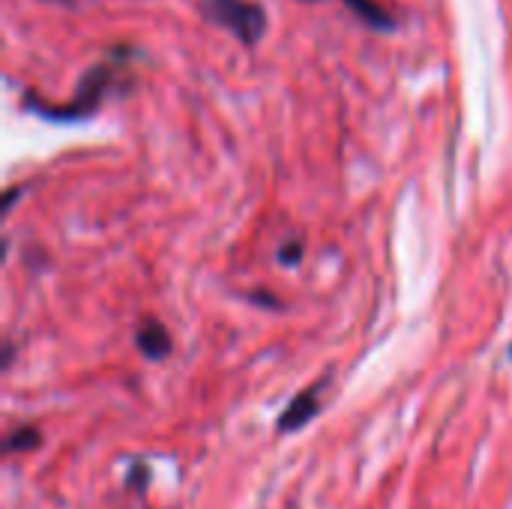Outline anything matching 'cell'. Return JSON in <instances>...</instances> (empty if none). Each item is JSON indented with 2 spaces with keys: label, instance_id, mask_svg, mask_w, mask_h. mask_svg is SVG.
I'll use <instances>...</instances> for the list:
<instances>
[{
  "label": "cell",
  "instance_id": "cell-7",
  "mask_svg": "<svg viewBox=\"0 0 512 509\" xmlns=\"http://www.w3.org/2000/svg\"><path fill=\"white\" fill-rule=\"evenodd\" d=\"M300 255H303L300 243H291V246H282V249H279V261L288 264V267H294V264L300 261Z\"/></svg>",
  "mask_w": 512,
  "mask_h": 509
},
{
  "label": "cell",
  "instance_id": "cell-4",
  "mask_svg": "<svg viewBox=\"0 0 512 509\" xmlns=\"http://www.w3.org/2000/svg\"><path fill=\"white\" fill-rule=\"evenodd\" d=\"M135 345L147 360H165L171 354V336L156 318H144L135 330Z\"/></svg>",
  "mask_w": 512,
  "mask_h": 509
},
{
  "label": "cell",
  "instance_id": "cell-3",
  "mask_svg": "<svg viewBox=\"0 0 512 509\" xmlns=\"http://www.w3.org/2000/svg\"><path fill=\"white\" fill-rule=\"evenodd\" d=\"M327 384H330V378H321L318 384L297 393L294 402L279 417V432H300L306 423H312V417H318V411H321V393H324Z\"/></svg>",
  "mask_w": 512,
  "mask_h": 509
},
{
  "label": "cell",
  "instance_id": "cell-6",
  "mask_svg": "<svg viewBox=\"0 0 512 509\" xmlns=\"http://www.w3.org/2000/svg\"><path fill=\"white\" fill-rule=\"evenodd\" d=\"M36 447H42V432H39L36 426H18V429L6 438L3 453H6V456H12V453H30V450H36Z\"/></svg>",
  "mask_w": 512,
  "mask_h": 509
},
{
  "label": "cell",
  "instance_id": "cell-8",
  "mask_svg": "<svg viewBox=\"0 0 512 509\" xmlns=\"http://www.w3.org/2000/svg\"><path fill=\"white\" fill-rule=\"evenodd\" d=\"M147 480H150V471H147L144 465H135V468H132V477H129V486H138V483L147 486Z\"/></svg>",
  "mask_w": 512,
  "mask_h": 509
},
{
  "label": "cell",
  "instance_id": "cell-2",
  "mask_svg": "<svg viewBox=\"0 0 512 509\" xmlns=\"http://www.w3.org/2000/svg\"><path fill=\"white\" fill-rule=\"evenodd\" d=\"M198 9L210 24L228 30L243 45H255L264 36L267 12L252 0H198Z\"/></svg>",
  "mask_w": 512,
  "mask_h": 509
},
{
  "label": "cell",
  "instance_id": "cell-9",
  "mask_svg": "<svg viewBox=\"0 0 512 509\" xmlns=\"http://www.w3.org/2000/svg\"><path fill=\"white\" fill-rule=\"evenodd\" d=\"M510 354H512V348H510Z\"/></svg>",
  "mask_w": 512,
  "mask_h": 509
},
{
  "label": "cell",
  "instance_id": "cell-1",
  "mask_svg": "<svg viewBox=\"0 0 512 509\" xmlns=\"http://www.w3.org/2000/svg\"><path fill=\"white\" fill-rule=\"evenodd\" d=\"M129 57H132V48H111L105 60H99L96 66H90L81 81H78V90L75 96L63 105V108H54V105H45V108H36L42 117H51V120H87L93 117L105 96L120 84V78H129Z\"/></svg>",
  "mask_w": 512,
  "mask_h": 509
},
{
  "label": "cell",
  "instance_id": "cell-5",
  "mask_svg": "<svg viewBox=\"0 0 512 509\" xmlns=\"http://www.w3.org/2000/svg\"><path fill=\"white\" fill-rule=\"evenodd\" d=\"M363 24L375 27V30H393L396 27V18L378 3V0H342Z\"/></svg>",
  "mask_w": 512,
  "mask_h": 509
}]
</instances>
